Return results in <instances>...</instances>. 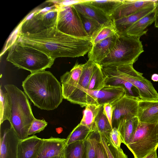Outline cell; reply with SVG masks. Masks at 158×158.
I'll list each match as a JSON object with an SVG mask.
<instances>
[{"instance_id":"36","label":"cell","mask_w":158,"mask_h":158,"mask_svg":"<svg viewBox=\"0 0 158 158\" xmlns=\"http://www.w3.org/2000/svg\"><path fill=\"white\" fill-rule=\"evenodd\" d=\"M48 123L44 119H38L35 118L29 128L28 135H34L43 131L47 126Z\"/></svg>"},{"instance_id":"1","label":"cell","mask_w":158,"mask_h":158,"mask_svg":"<svg viewBox=\"0 0 158 158\" xmlns=\"http://www.w3.org/2000/svg\"><path fill=\"white\" fill-rule=\"evenodd\" d=\"M13 41L37 49L55 60L58 57L83 56L92 47L91 39L65 34L59 31L56 27L35 34L17 32Z\"/></svg>"},{"instance_id":"21","label":"cell","mask_w":158,"mask_h":158,"mask_svg":"<svg viewBox=\"0 0 158 158\" xmlns=\"http://www.w3.org/2000/svg\"><path fill=\"white\" fill-rule=\"evenodd\" d=\"M155 9L135 23L127 31L126 35L140 38L147 33V28L155 22Z\"/></svg>"},{"instance_id":"19","label":"cell","mask_w":158,"mask_h":158,"mask_svg":"<svg viewBox=\"0 0 158 158\" xmlns=\"http://www.w3.org/2000/svg\"><path fill=\"white\" fill-rule=\"evenodd\" d=\"M156 6L149 7L136 13L113 21L119 35H126L128 30L137 21L155 9Z\"/></svg>"},{"instance_id":"8","label":"cell","mask_w":158,"mask_h":158,"mask_svg":"<svg viewBox=\"0 0 158 158\" xmlns=\"http://www.w3.org/2000/svg\"><path fill=\"white\" fill-rule=\"evenodd\" d=\"M55 6L58 9L56 28L59 31L76 37L91 39L84 29L79 13L73 5Z\"/></svg>"},{"instance_id":"5","label":"cell","mask_w":158,"mask_h":158,"mask_svg":"<svg viewBox=\"0 0 158 158\" xmlns=\"http://www.w3.org/2000/svg\"><path fill=\"white\" fill-rule=\"evenodd\" d=\"M143 52L140 38L118 34L111 50L99 64L101 67L133 64Z\"/></svg>"},{"instance_id":"23","label":"cell","mask_w":158,"mask_h":158,"mask_svg":"<svg viewBox=\"0 0 158 158\" xmlns=\"http://www.w3.org/2000/svg\"><path fill=\"white\" fill-rule=\"evenodd\" d=\"M106 77V85L121 86L125 89L126 96L141 100L139 90L130 82L118 77L109 75H105Z\"/></svg>"},{"instance_id":"20","label":"cell","mask_w":158,"mask_h":158,"mask_svg":"<svg viewBox=\"0 0 158 158\" xmlns=\"http://www.w3.org/2000/svg\"><path fill=\"white\" fill-rule=\"evenodd\" d=\"M85 1L73 5L80 14L94 19L102 25L111 19L110 16L97 8L85 3Z\"/></svg>"},{"instance_id":"10","label":"cell","mask_w":158,"mask_h":158,"mask_svg":"<svg viewBox=\"0 0 158 158\" xmlns=\"http://www.w3.org/2000/svg\"><path fill=\"white\" fill-rule=\"evenodd\" d=\"M139 100L125 95L112 105L114 108L112 120L113 128L118 129L123 121L137 116Z\"/></svg>"},{"instance_id":"40","label":"cell","mask_w":158,"mask_h":158,"mask_svg":"<svg viewBox=\"0 0 158 158\" xmlns=\"http://www.w3.org/2000/svg\"><path fill=\"white\" fill-rule=\"evenodd\" d=\"M143 158H158L156 153V149L153 151Z\"/></svg>"},{"instance_id":"44","label":"cell","mask_w":158,"mask_h":158,"mask_svg":"<svg viewBox=\"0 0 158 158\" xmlns=\"http://www.w3.org/2000/svg\"><path fill=\"white\" fill-rule=\"evenodd\" d=\"M63 131L62 128L59 127L56 128V132L58 134L61 133Z\"/></svg>"},{"instance_id":"34","label":"cell","mask_w":158,"mask_h":158,"mask_svg":"<svg viewBox=\"0 0 158 158\" xmlns=\"http://www.w3.org/2000/svg\"><path fill=\"white\" fill-rule=\"evenodd\" d=\"M79 14L86 32L91 40H92L103 25L101 24L94 19L85 16L79 13Z\"/></svg>"},{"instance_id":"29","label":"cell","mask_w":158,"mask_h":158,"mask_svg":"<svg viewBox=\"0 0 158 158\" xmlns=\"http://www.w3.org/2000/svg\"><path fill=\"white\" fill-rule=\"evenodd\" d=\"M85 141H77L67 145L64 150V158H85Z\"/></svg>"},{"instance_id":"4","label":"cell","mask_w":158,"mask_h":158,"mask_svg":"<svg viewBox=\"0 0 158 158\" xmlns=\"http://www.w3.org/2000/svg\"><path fill=\"white\" fill-rule=\"evenodd\" d=\"M6 60L19 69L32 73L50 68L55 59L34 48L13 41L8 48Z\"/></svg>"},{"instance_id":"33","label":"cell","mask_w":158,"mask_h":158,"mask_svg":"<svg viewBox=\"0 0 158 158\" xmlns=\"http://www.w3.org/2000/svg\"><path fill=\"white\" fill-rule=\"evenodd\" d=\"M117 33V32L113 22L111 19L103 25L95 36L92 40V45Z\"/></svg>"},{"instance_id":"45","label":"cell","mask_w":158,"mask_h":158,"mask_svg":"<svg viewBox=\"0 0 158 158\" xmlns=\"http://www.w3.org/2000/svg\"><path fill=\"white\" fill-rule=\"evenodd\" d=\"M51 158H64V154L59 156L52 157Z\"/></svg>"},{"instance_id":"14","label":"cell","mask_w":158,"mask_h":158,"mask_svg":"<svg viewBox=\"0 0 158 158\" xmlns=\"http://www.w3.org/2000/svg\"><path fill=\"white\" fill-rule=\"evenodd\" d=\"M84 64L77 63L69 71L60 77L63 98L67 100L75 89L82 74Z\"/></svg>"},{"instance_id":"2","label":"cell","mask_w":158,"mask_h":158,"mask_svg":"<svg viewBox=\"0 0 158 158\" xmlns=\"http://www.w3.org/2000/svg\"><path fill=\"white\" fill-rule=\"evenodd\" d=\"M22 86L34 105L41 110H54L64 98L60 83L49 71L31 73L23 81Z\"/></svg>"},{"instance_id":"30","label":"cell","mask_w":158,"mask_h":158,"mask_svg":"<svg viewBox=\"0 0 158 158\" xmlns=\"http://www.w3.org/2000/svg\"><path fill=\"white\" fill-rule=\"evenodd\" d=\"M0 126L6 120L10 121L11 111V103L10 97L6 92L1 88L0 89Z\"/></svg>"},{"instance_id":"17","label":"cell","mask_w":158,"mask_h":158,"mask_svg":"<svg viewBox=\"0 0 158 158\" xmlns=\"http://www.w3.org/2000/svg\"><path fill=\"white\" fill-rule=\"evenodd\" d=\"M137 117L139 122L156 124L158 122V101L139 100Z\"/></svg>"},{"instance_id":"26","label":"cell","mask_w":158,"mask_h":158,"mask_svg":"<svg viewBox=\"0 0 158 158\" xmlns=\"http://www.w3.org/2000/svg\"><path fill=\"white\" fill-rule=\"evenodd\" d=\"M102 105L89 104L85 106L80 123L88 127L91 131H96L95 118Z\"/></svg>"},{"instance_id":"3","label":"cell","mask_w":158,"mask_h":158,"mask_svg":"<svg viewBox=\"0 0 158 158\" xmlns=\"http://www.w3.org/2000/svg\"><path fill=\"white\" fill-rule=\"evenodd\" d=\"M4 88L11 103L10 126L19 139H26L28 137L29 128L35 118L28 97L14 85H6Z\"/></svg>"},{"instance_id":"25","label":"cell","mask_w":158,"mask_h":158,"mask_svg":"<svg viewBox=\"0 0 158 158\" xmlns=\"http://www.w3.org/2000/svg\"><path fill=\"white\" fill-rule=\"evenodd\" d=\"M123 0H85V2L99 9L110 17Z\"/></svg>"},{"instance_id":"9","label":"cell","mask_w":158,"mask_h":158,"mask_svg":"<svg viewBox=\"0 0 158 158\" xmlns=\"http://www.w3.org/2000/svg\"><path fill=\"white\" fill-rule=\"evenodd\" d=\"M125 95L126 91L121 86L105 85L99 90H87L86 98L87 105L89 104L103 105L107 103L113 105Z\"/></svg>"},{"instance_id":"7","label":"cell","mask_w":158,"mask_h":158,"mask_svg":"<svg viewBox=\"0 0 158 158\" xmlns=\"http://www.w3.org/2000/svg\"><path fill=\"white\" fill-rule=\"evenodd\" d=\"M156 124L139 122L129 143L127 146L134 158H143L158 147Z\"/></svg>"},{"instance_id":"42","label":"cell","mask_w":158,"mask_h":158,"mask_svg":"<svg viewBox=\"0 0 158 158\" xmlns=\"http://www.w3.org/2000/svg\"><path fill=\"white\" fill-rule=\"evenodd\" d=\"M155 129L157 134V141L158 144V122L156 124Z\"/></svg>"},{"instance_id":"35","label":"cell","mask_w":158,"mask_h":158,"mask_svg":"<svg viewBox=\"0 0 158 158\" xmlns=\"http://www.w3.org/2000/svg\"><path fill=\"white\" fill-rule=\"evenodd\" d=\"M97 131H91L85 141V158H96L95 144L99 135Z\"/></svg>"},{"instance_id":"13","label":"cell","mask_w":158,"mask_h":158,"mask_svg":"<svg viewBox=\"0 0 158 158\" xmlns=\"http://www.w3.org/2000/svg\"><path fill=\"white\" fill-rule=\"evenodd\" d=\"M157 0H123L122 4L110 17L114 21L136 13L145 9L156 6Z\"/></svg>"},{"instance_id":"32","label":"cell","mask_w":158,"mask_h":158,"mask_svg":"<svg viewBox=\"0 0 158 158\" xmlns=\"http://www.w3.org/2000/svg\"><path fill=\"white\" fill-rule=\"evenodd\" d=\"M94 123L96 131L100 133L109 135L113 128L104 112L103 105H102L95 118Z\"/></svg>"},{"instance_id":"11","label":"cell","mask_w":158,"mask_h":158,"mask_svg":"<svg viewBox=\"0 0 158 158\" xmlns=\"http://www.w3.org/2000/svg\"><path fill=\"white\" fill-rule=\"evenodd\" d=\"M96 63L88 60L84 64L83 71L76 88L67 100L71 103L80 105L81 107L87 106L86 96L90 81Z\"/></svg>"},{"instance_id":"24","label":"cell","mask_w":158,"mask_h":158,"mask_svg":"<svg viewBox=\"0 0 158 158\" xmlns=\"http://www.w3.org/2000/svg\"><path fill=\"white\" fill-rule=\"evenodd\" d=\"M36 13L46 29L56 27L58 9L55 5L53 8H47L46 10H40Z\"/></svg>"},{"instance_id":"16","label":"cell","mask_w":158,"mask_h":158,"mask_svg":"<svg viewBox=\"0 0 158 158\" xmlns=\"http://www.w3.org/2000/svg\"><path fill=\"white\" fill-rule=\"evenodd\" d=\"M118 34L92 45L88 53L89 60L95 63H99L109 53L115 43Z\"/></svg>"},{"instance_id":"41","label":"cell","mask_w":158,"mask_h":158,"mask_svg":"<svg viewBox=\"0 0 158 158\" xmlns=\"http://www.w3.org/2000/svg\"><path fill=\"white\" fill-rule=\"evenodd\" d=\"M151 79L154 81H158V74H153L151 77Z\"/></svg>"},{"instance_id":"18","label":"cell","mask_w":158,"mask_h":158,"mask_svg":"<svg viewBox=\"0 0 158 158\" xmlns=\"http://www.w3.org/2000/svg\"><path fill=\"white\" fill-rule=\"evenodd\" d=\"M43 142L36 135L20 140L18 147V158H35Z\"/></svg>"},{"instance_id":"39","label":"cell","mask_w":158,"mask_h":158,"mask_svg":"<svg viewBox=\"0 0 158 158\" xmlns=\"http://www.w3.org/2000/svg\"><path fill=\"white\" fill-rule=\"evenodd\" d=\"M103 106L104 112L112 128V120L114 110L113 106L111 104L107 103L104 104L103 105Z\"/></svg>"},{"instance_id":"15","label":"cell","mask_w":158,"mask_h":158,"mask_svg":"<svg viewBox=\"0 0 158 158\" xmlns=\"http://www.w3.org/2000/svg\"><path fill=\"white\" fill-rule=\"evenodd\" d=\"M43 142L35 158H51L64 154L66 139L51 137Z\"/></svg>"},{"instance_id":"28","label":"cell","mask_w":158,"mask_h":158,"mask_svg":"<svg viewBox=\"0 0 158 158\" xmlns=\"http://www.w3.org/2000/svg\"><path fill=\"white\" fill-rule=\"evenodd\" d=\"M106 78L101 66L96 63L88 90L98 91L101 90L106 85Z\"/></svg>"},{"instance_id":"31","label":"cell","mask_w":158,"mask_h":158,"mask_svg":"<svg viewBox=\"0 0 158 158\" xmlns=\"http://www.w3.org/2000/svg\"><path fill=\"white\" fill-rule=\"evenodd\" d=\"M91 131L88 127L80 123L66 139L67 145L77 141H85Z\"/></svg>"},{"instance_id":"12","label":"cell","mask_w":158,"mask_h":158,"mask_svg":"<svg viewBox=\"0 0 158 158\" xmlns=\"http://www.w3.org/2000/svg\"><path fill=\"white\" fill-rule=\"evenodd\" d=\"M20 139L10 126L0 131V158H18V147Z\"/></svg>"},{"instance_id":"6","label":"cell","mask_w":158,"mask_h":158,"mask_svg":"<svg viewBox=\"0 0 158 158\" xmlns=\"http://www.w3.org/2000/svg\"><path fill=\"white\" fill-rule=\"evenodd\" d=\"M104 75L116 76L132 84L137 88L141 100L158 101V93L151 81L136 70L133 64L101 67Z\"/></svg>"},{"instance_id":"22","label":"cell","mask_w":158,"mask_h":158,"mask_svg":"<svg viewBox=\"0 0 158 158\" xmlns=\"http://www.w3.org/2000/svg\"><path fill=\"white\" fill-rule=\"evenodd\" d=\"M137 116L125 120L120 123L117 129L120 133L122 142L126 146L129 143L138 125Z\"/></svg>"},{"instance_id":"27","label":"cell","mask_w":158,"mask_h":158,"mask_svg":"<svg viewBox=\"0 0 158 158\" xmlns=\"http://www.w3.org/2000/svg\"><path fill=\"white\" fill-rule=\"evenodd\" d=\"M99 134L100 142L105 149L107 158H128L121 148L117 149L112 144L109 139V135Z\"/></svg>"},{"instance_id":"37","label":"cell","mask_w":158,"mask_h":158,"mask_svg":"<svg viewBox=\"0 0 158 158\" xmlns=\"http://www.w3.org/2000/svg\"><path fill=\"white\" fill-rule=\"evenodd\" d=\"M109 139L112 144L117 149L120 148L122 143L119 132L116 128H113L109 135Z\"/></svg>"},{"instance_id":"38","label":"cell","mask_w":158,"mask_h":158,"mask_svg":"<svg viewBox=\"0 0 158 158\" xmlns=\"http://www.w3.org/2000/svg\"><path fill=\"white\" fill-rule=\"evenodd\" d=\"M95 150L96 158H107L105 149L100 142V134L96 141Z\"/></svg>"},{"instance_id":"43","label":"cell","mask_w":158,"mask_h":158,"mask_svg":"<svg viewBox=\"0 0 158 158\" xmlns=\"http://www.w3.org/2000/svg\"><path fill=\"white\" fill-rule=\"evenodd\" d=\"M156 15H158V0H157L156 8H155Z\"/></svg>"}]
</instances>
